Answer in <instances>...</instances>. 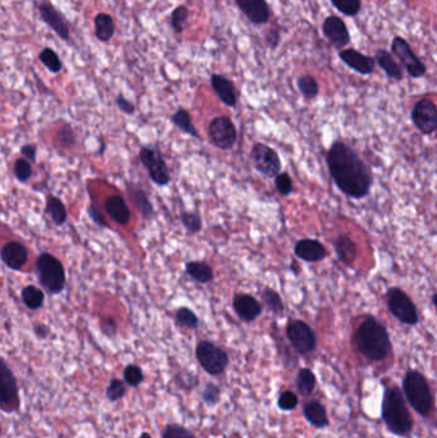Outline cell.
<instances>
[{
    "label": "cell",
    "instance_id": "6da1fadb",
    "mask_svg": "<svg viewBox=\"0 0 437 438\" xmlns=\"http://www.w3.org/2000/svg\"><path fill=\"white\" fill-rule=\"evenodd\" d=\"M327 167L337 189L347 197L363 199L370 194L373 177L370 167L353 147L335 141L327 153Z\"/></svg>",
    "mask_w": 437,
    "mask_h": 438
},
{
    "label": "cell",
    "instance_id": "7a4b0ae2",
    "mask_svg": "<svg viewBox=\"0 0 437 438\" xmlns=\"http://www.w3.org/2000/svg\"><path fill=\"white\" fill-rule=\"evenodd\" d=\"M353 345L364 358L381 361L389 357L391 341L384 324L372 315H365L353 333Z\"/></svg>",
    "mask_w": 437,
    "mask_h": 438
},
{
    "label": "cell",
    "instance_id": "3957f363",
    "mask_svg": "<svg viewBox=\"0 0 437 438\" xmlns=\"http://www.w3.org/2000/svg\"><path fill=\"white\" fill-rule=\"evenodd\" d=\"M381 416L386 428L395 436L407 437L413 430V419L405 405V399L401 388L396 386L386 388Z\"/></svg>",
    "mask_w": 437,
    "mask_h": 438
},
{
    "label": "cell",
    "instance_id": "277c9868",
    "mask_svg": "<svg viewBox=\"0 0 437 438\" xmlns=\"http://www.w3.org/2000/svg\"><path fill=\"white\" fill-rule=\"evenodd\" d=\"M403 391L410 406L419 414L427 416L433 410V394L429 380L418 371H408L403 378Z\"/></svg>",
    "mask_w": 437,
    "mask_h": 438
},
{
    "label": "cell",
    "instance_id": "5b68a950",
    "mask_svg": "<svg viewBox=\"0 0 437 438\" xmlns=\"http://www.w3.org/2000/svg\"><path fill=\"white\" fill-rule=\"evenodd\" d=\"M36 270L39 281L46 291L52 295L63 291L66 286V272L63 264L55 256L48 253L41 254L37 258Z\"/></svg>",
    "mask_w": 437,
    "mask_h": 438
},
{
    "label": "cell",
    "instance_id": "8992f818",
    "mask_svg": "<svg viewBox=\"0 0 437 438\" xmlns=\"http://www.w3.org/2000/svg\"><path fill=\"white\" fill-rule=\"evenodd\" d=\"M386 301L391 314L401 323L408 326H415L419 321L415 303L399 287L389 288L386 293Z\"/></svg>",
    "mask_w": 437,
    "mask_h": 438
},
{
    "label": "cell",
    "instance_id": "52a82bcc",
    "mask_svg": "<svg viewBox=\"0 0 437 438\" xmlns=\"http://www.w3.org/2000/svg\"><path fill=\"white\" fill-rule=\"evenodd\" d=\"M196 359L201 368L210 376H220L229 366L227 352L210 341H201L198 343Z\"/></svg>",
    "mask_w": 437,
    "mask_h": 438
},
{
    "label": "cell",
    "instance_id": "ba28073f",
    "mask_svg": "<svg viewBox=\"0 0 437 438\" xmlns=\"http://www.w3.org/2000/svg\"><path fill=\"white\" fill-rule=\"evenodd\" d=\"M0 368V406L4 413H15L20 409V396L15 374L1 359Z\"/></svg>",
    "mask_w": 437,
    "mask_h": 438
},
{
    "label": "cell",
    "instance_id": "9c48e42d",
    "mask_svg": "<svg viewBox=\"0 0 437 438\" xmlns=\"http://www.w3.org/2000/svg\"><path fill=\"white\" fill-rule=\"evenodd\" d=\"M286 335L293 347L299 354H311L317 347V337L308 323L300 319L289 321L286 327Z\"/></svg>",
    "mask_w": 437,
    "mask_h": 438
},
{
    "label": "cell",
    "instance_id": "30bf717a",
    "mask_svg": "<svg viewBox=\"0 0 437 438\" xmlns=\"http://www.w3.org/2000/svg\"><path fill=\"white\" fill-rule=\"evenodd\" d=\"M140 159L141 163L148 169L149 175L153 182L159 186H166L170 183V171L167 168V164L159 149L142 146L140 150Z\"/></svg>",
    "mask_w": 437,
    "mask_h": 438
},
{
    "label": "cell",
    "instance_id": "8fae6325",
    "mask_svg": "<svg viewBox=\"0 0 437 438\" xmlns=\"http://www.w3.org/2000/svg\"><path fill=\"white\" fill-rule=\"evenodd\" d=\"M391 51L394 55L401 60V65L405 67V71L409 73V76H412L413 79H421L426 74V65L415 55V51H412L405 39L401 36L394 37Z\"/></svg>",
    "mask_w": 437,
    "mask_h": 438
},
{
    "label": "cell",
    "instance_id": "7c38bea8",
    "mask_svg": "<svg viewBox=\"0 0 437 438\" xmlns=\"http://www.w3.org/2000/svg\"><path fill=\"white\" fill-rule=\"evenodd\" d=\"M208 133L210 141L222 150H230L236 142V127L230 118L226 116H220L212 119L208 128Z\"/></svg>",
    "mask_w": 437,
    "mask_h": 438
},
{
    "label": "cell",
    "instance_id": "4fadbf2b",
    "mask_svg": "<svg viewBox=\"0 0 437 438\" xmlns=\"http://www.w3.org/2000/svg\"><path fill=\"white\" fill-rule=\"evenodd\" d=\"M254 167L258 172L266 177H276L280 175L281 171V161L278 154L274 152L272 147L264 144H255L253 146L252 154Z\"/></svg>",
    "mask_w": 437,
    "mask_h": 438
},
{
    "label": "cell",
    "instance_id": "5bb4252c",
    "mask_svg": "<svg viewBox=\"0 0 437 438\" xmlns=\"http://www.w3.org/2000/svg\"><path fill=\"white\" fill-rule=\"evenodd\" d=\"M412 121L423 135L437 131V105L429 98L415 102L412 110Z\"/></svg>",
    "mask_w": 437,
    "mask_h": 438
},
{
    "label": "cell",
    "instance_id": "9a60e30c",
    "mask_svg": "<svg viewBox=\"0 0 437 438\" xmlns=\"http://www.w3.org/2000/svg\"><path fill=\"white\" fill-rule=\"evenodd\" d=\"M39 15L51 29L63 40L68 41L71 37V31L66 18L57 8L49 1H44L39 6Z\"/></svg>",
    "mask_w": 437,
    "mask_h": 438
},
{
    "label": "cell",
    "instance_id": "2e32d148",
    "mask_svg": "<svg viewBox=\"0 0 437 438\" xmlns=\"http://www.w3.org/2000/svg\"><path fill=\"white\" fill-rule=\"evenodd\" d=\"M322 29H323V34L327 37V40L334 45L335 48L341 49L350 43L348 27L339 17L336 15L327 17Z\"/></svg>",
    "mask_w": 437,
    "mask_h": 438
},
{
    "label": "cell",
    "instance_id": "e0dca14e",
    "mask_svg": "<svg viewBox=\"0 0 437 438\" xmlns=\"http://www.w3.org/2000/svg\"><path fill=\"white\" fill-rule=\"evenodd\" d=\"M235 3L254 25H264L271 18V9L266 0H235Z\"/></svg>",
    "mask_w": 437,
    "mask_h": 438
},
{
    "label": "cell",
    "instance_id": "ac0fdd59",
    "mask_svg": "<svg viewBox=\"0 0 437 438\" xmlns=\"http://www.w3.org/2000/svg\"><path fill=\"white\" fill-rule=\"evenodd\" d=\"M295 255L307 263H318L327 256L323 244L314 239H302L295 244Z\"/></svg>",
    "mask_w": 437,
    "mask_h": 438
},
{
    "label": "cell",
    "instance_id": "d6986e66",
    "mask_svg": "<svg viewBox=\"0 0 437 438\" xmlns=\"http://www.w3.org/2000/svg\"><path fill=\"white\" fill-rule=\"evenodd\" d=\"M1 260L3 263L7 265L8 268L13 270H20L22 268L25 263L27 262V248L23 246L20 242L11 241L7 242L3 248H1Z\"/></svg>",
    "mask_w": 437,
    "mask_h": 438
},
{
    "label": "cell",
    "instance_id": "ffe728a7",
    "mask_svg": "<svg viewBox=\"0 0 437 438\" xmlns=\"http://www.w3.org/2000/svg\"><path fill=\"white\" fill-rule=\"evenodd\" d=\"M339 57L347 66L361 74H370L375 71V59L364 55L356 49L341 51Z\"/></svg>",
    "mask_w": 437,
    "mask_h": 438
},
{
    "label": "cell",
    "instance_id": "44dd1931",
    "mask_svg": "<svg viewBox=\"0 0 437 438\" xmlns=\"http://www.w3.org/2000/svg\"><path fill=\"white\" fill-rule=\"evenodd\" d=\"M210 84H212V88L215 90V94L223 104H226L227 107L236 105V88H235V85L232 84V81L229 80L223 74L215 73L210 77Z\"/></svg>",
    "mask_w": 437,
    "mask_h": 438
},
{
    "label": "cell",
    "instance_id": "7402d4cb",
    "mask_svg": "<svg viewBox=\"0 0 437 438\" xmlns=\"http://www.w3.org/2000/svg\"><path fill=\"white\" fill-rule=\"evenodd\" d=\"M234 309L236 314L245 321H255L262 314L260 301L250 295H237L234 299Z\"/></svg>",
    "mask_w": 437,
    "mask_h": 438
},
{
    "label": "cell",
    "instance_id": "603a6c76",
    "mask_svg": "<svg viewBox=\"0 0 437 438\" xmlns=\"http://www.w3.org/2000/svg\"><path fill=\"white\" fill-rule=\"evenodd\" d=\"M335 253L341 263L351 267L358 258V246L348 234H340L334 241Z\"/></svg>",
    "mask_w": 437,
    "mask_h": 438
},
{
    "label": "cell",
    "instance_id": "cb8c5ba5",
    "mask_svg": "<svg viewBox=\"0 0 437 438\" xmlns=\"http://www.w3.org/2000/svg\"><path fill=\"white\" fill-rule=\"evenodd\" d=\"M303 414L304 418L308 420V423L311 424L313 427H316L318 430H323L330 424L326 406L317 400H311L308 404H305L303 408Z\"/></svg>",
    "mask_w": 437,
    "mask_h": 438
},
{
    "label": "cell",
    "instance_id": "d4e9b609",
    "mask_svg": "<svg viewBox=\"0 0 437 438\" xmlns=\"http://www.w3.org/2000/svg\"><path fill=\"white\" fill-rule=\"evenodd\" d=\"M105 211L112 219L119 225H127L131 218V212L127 206L125 199L119 195L109 197L105 200Z\"/></svg>",
    "mask_w": 437,
    "mask_h": 438
},
{
    "label": "cell",
    "instance_id": "484cf974",
    "mask_svg": "<svg viewBox=\"0 0 437 438\" xmlns=\"http://www.w3.org/2000/svg\"><path fill=\"white\" fill-rule=\"evenodd\" d=\"M94 27H95V36L102 43H109L114 36L116 23H114V18L108 13H99L95 15Z\"/></svg>",
    "mask_w": 437,
    "mask_h": 438
},
{
    "label": "cell",
    "instance_id": "4316f807",
    "mask_svg": "<svg viewBox=\"0 0 437 438\" xmlns=\"http://www.w3.org/2000/svg\"><path fill=\"white\" fill-rule=\"evenodd\" d=\"M376 60H377L378 66L382 68V71L393 80H401L404 72L399 66V63L395 60L393 54L389 53L384 49H379L376 53Z\"/></svg>",
    "mask_w": 437,
    "mask_h": 438
},
{
    "label": "cell",
    "instance_id": "83f0119b",
    "mask_svg": "<svg viewBox=\"0 0 437 438\" xmlns=\"http://www.w3.org/2000/svg\"><path fill=\"white\" fill-rule=\"evenodd\" d=\"M317 386L316 374L309 368L299 369L297 376V388L299 394L303 396H311Z\"/></svg>",
    "mask_w": 437,
    "mask_h": 438
},
{
    "label": "cell",
    "instance_id": "f1b7e54d",
    "mask_svg": "<svg viewBox=\"0 0 437 438\" xmlns=\"http://www.w3.org/2000/svg\"><path fill=\"white\" fill-rule=\"evenodd\" d=\"M186 273L201 284H208L213 278V270L204 262H191L186 264Z\"/></svg>",
    "mask_w": 437,
    "mask_h": 438
},
{
    "label": "cell",
    "instance_id": "f546056e",
    "mask_svg": "<svg viewBox=\"0 0 437 438\" xmlns=\"http://www.w3.org/2000/svg\"><path fill=\"white\" fill-rule=\"evenodd\" d=\"M46 213L52 217L53 222L58 226L63 225L67 219L66 206L58 197H54V195H49L46 199Z\"/></svg>",
    "mask_w": 437,
    "mask_h": 438
},
{
    "label": "cell",
    "instance_id": "4dcf8cb0",
    "mask_svg": "<svg viewBox=\"0 0 437 438\" xmlns=\"http://www.w3.org/2000/svg\"><path fill=\"white\" fill-rule=\"evenodd\" d=\"M172 122L176 124L181 131L185 132L187 135H190L193 138H201L199 133H198V131L195 130V127L193 126L191 117H190L187 110L180 108L177 112H175L173 116H172Z\"/></svg>",
    "mask_w": 437,
    "mask_h": 438
},
{
    "label": "cell",
    "instance_id": "1f68e13d",
    "mask_svg": "<svg viewBox=\"0 0 437 438\" xmlns=\"http://www.w3.org/2000/svg\"><path fill=\"white\" fill-rule=\"evenodd\" d=\"M22 300L29 309L37 310L44 304V292L35 286H27L22 290Z\"/></svg>",
    "mask_w": 437,
    "mask_h": 438
},
{
    "label": "cell",
    "instance_id": "d6a6232c",
    "mask_svg": "<svg viewBox=\"0 0 437 438\" xmlns=\"http://www.w3.org/2000/svg\"><path fill=\"white\" fill-rule=\"evenodd\" d=\"M39 59L52 73H60L63 68V63L60 55L52 48H44L39 53Z\"/></svg>",
    "mask_w": 437,
    "mask_h": 438
},
{
    "label": "cell",
    "instance_id": "836d02e7",
    "mask_svg": "<svg viewBox=\"0 0 437 438\" xmlns=\"http://www.w3.org/2000/svg\"><path fill=\"white\" fill-rule=\"evenodd\" d=\"M189 8L186 6H178L177 8H175V11L172 12L170 15V26L172 29L175 31V34H182L185 31L186 25L189 21Z\"/></svg>",
    "mask_w": 437,
    "mask_h": 438
},
{
    "label": "cell",
    "instance_id": "e575fe53",
    "mask_svg": "<svg viewBox=\"0 0 437 438\" xmlns=\"http://www.w3.org/2000/svg\"><path fill=\"white\" fill-rule=\"evenodd\" d=\"M262 299L266 303L268 309H269L274 314H283L285 307H283L281 296H280L277 292L274 291V290L269 288V287H266V288L262 291Z\"/></svg>",
    "mask_w": 437,
    "mask_h": 438
},
{
    "label": "cell",
    "instance_id": "d590c367",
    "mask_svg": "<svg viewBox=\"0 0 437 438\" xmlns=\"http://www.w3.org/2000/svg\"><path fill=\"white\" fill-rule=\"evenodd\" d=\"M297 88L305 99H314L316 96L318 95V82L311 74H305V76L299 77Z\"/></svg>",
    "mask_w": 437,
    "mask_h": 438
},
{
    "label": "cell",
    "instance_id": "8d00e7d4",
    "mask_svg": "<svg viewBox=\"0 0 437 438\" xmlns=\"http://www.w3.org/2000/svg\"><path fill=\"white\" fill-rule=\"evenodd\" d=\"M175 318H176V321H177L178 324L185 327V328L195 329L199 324L198 317L189 307H180L177 312H176Z\"/></svg>",
    "mask_w": 437,
    "mask_h": 438
},
{
    "label": "cell",
    "instance_id": "74e56055",
    "mask_svg": "<svg viewBox=\"0 0 437 438\" xmlns=\"http://www.w3.org/2000/svg\"><path fill=\"white\" fill-rule=\"evenodd\" d=\"M133 200L135 201V204L137 206V209L140 211L141 214L145 217V218H152L153 214H154V209H153V205L149 201L148 197L145 195V192H142L141 190H135L133 192Z\"/></svg>",
    "mask_w": 437,
    "mask_h": 438
},
{
    "label": "cell",
    "instance_id": "f35d334b",
    "mask_svg": "<svg viewBox=\"0 0 437 438\" xmlns=\"http://www.w3.org/2000/svg\"><path fill=\"white\" fill-rule=\"evenodd\" d=\"M331 1L339 12L349 17L358 15L362 6L361 0H331Z\"/></svg>",
    "mask_w": 437,
    "mask_h": 438
},
{
    "label": "cell",
    "instance_id": "ab89813d",
    "mask_svg": "<svg viewBox=\"0 0 437 438\" xmlns=\"http://www.w3.org/2000/svg\"><path fill=\"white\" fill-rule=\"evenodd\" d=\"M123 378L126 380L127 385L131 387H137L140 386L144 380V373L141 371L140 366L137 365H127L123 371Z\"/></svg>",
    "mask_w": 437,
    "mask_h": 438
},
{
    "label": "cell",
    "instance_id": "60d3db41",
    "mask_svg": "<svg viewBox=\"0 0 437 438\" xmlns=\"http://www.w3.org/2000/svg\"><path fill=\"white\" fill-rule=\"evenodd\" d=\"M162 438H196L191 432L180 424H168L164 428Z\"/></svg>",
    "mask_w": 437,
    "mask_h": 438
},
{
    "label": "cell",
    "instance_id": "b9f144b4",
    "mask_svg": "<svg viewBox=\"0 0 437 438\" xmlns=\"http://www.w3.org/2000/svg\"><path fill=\"white\" fill-rule=\"evenodd\" d=\"M126 394V388L123 382L117 378H113L109 383V386L107 388V397L109 401H119V399H122Z\"/></svg>",
    "mask_w": 437,
    "mask_h": 438
},
{
    "label": "cell",
    "instance_id": "7bdbcfd3",
    "mask_svg": "<svg viewBox=\"0 0 437 438\" xmlns=\"http://www.w3.org/2000/svg\"><path fill=\"white\" fill-rule=\"evenodd\" d=\"M201 399L208 406H215L221 399V390L215 383H208L201 392Z\"/></svg>",
    "mask_w": 437,
    "mask_h": 438
},
{
    "label": "cell",
    "instance_id": "ee69618b",
    "mask_svg": "<svg viewBox=\"0 0 437 438\" xmlns=\"http://www.w3.org/2000/svg\"><path fill=\"white\" fill-rule=\"evenodd\" d=\"M274 186L282 197L290 195L293 192V180H291L289 173L282 172L280 175H276L274 177Z\"/></svg>",
    "mask_w": 437,
    "mask_h": 438
},
{
    "label": "cell",
    "instance_id": "f6af8a7d",
    "mask_svg": "<svg viewBox=\"0 0 437 438\" xmlns=\"http://www.w3.org/2000/svg\"><path fill=\"white\" fill-rule=\"evenodd\" d=\"M297 396L294 394L293 391H285L278 396V400H277V405L280 409L283 411H291V410L295 409L297 406Z\"/></svg>",
    "mask_w": 437,
    "mask_h": 438
},
{
    "label": "cell",
    "instance_id": "bcb514c9",
    "mask_svg": "<svg viewBox=\"0 0 437 438\" xmlns=\"http://www.w3.org/2000/svg\"><path fill=\"white\" fill-rule=\"evenodd\" d=\"M181 222H182V225H184L191 234H195V232H199V231H201V217H199L198 214H195V213H181Z\"/></svg>",
    "mask_w": 437,
    "mask_h": 438
},
{
    "label": "cell",
    "instance_id": "7dc6e473",
    "mask_svg": "<svg viewBox=\"0 0 437 438\" xmlns=\"http://www.w3.org/2000/svg\"><path fill=\"white\" fill-rule=\"evenodd\" d=\"M15 175L17 177V180L21 181V182L29 181V178H31V175H32V168H31L30 163L26 161V159H23V158H20L18 161H15Z\"/></svg>",
    "mask_w": 437,
    "mask_h": 438
},
{
    "label": "cell",
    "instance_id": "c3c4849f",
    "mask_svg": "<svg viewBox=\"0 0 437 438\" xmlns=\"http://www.w3.org/2000/svg\"><path fill=\"white\" fill-rule=\"evenodd\" d=\"M117 105H119V109L122 110L123 113H126V114H134L135 113L134 104L130 102V100H127L126 98L122 95V94H119L117 96Z\"/></svg>",
    "mask_w": 437,
    "mask_h": 438
},
{
    "label": "cell",
    "instance_id": "681fc988",
    "mask_svg": "<svg viewBox=\"0 0 437 438\" xmlns=\"http://www.w3.org/2000/svg\"><path fill=\"white\" fill-rule=\"evenodd\" d=\"M58 141H60V144L63 146L74 145V133H72L71 130H68V128H63V130H60V133H58Z\"/></svg>",
    "mask_w": 437,
    "mask_h": 438
},
{
    "label": "cell",
    "instance_id": "f907efd6",
    "mask_svg": "<svg viewBox=\"0 0 437 438\" xmlns=\"http://www.w3.org/2000/svg\"><path fill=\"white\" fill-rule=\"evenodd\" d=\"M266 43L271 49H276L280 44V32L277 29H269L266 35Z\"/></svg>",
    "mask_w": 437,
    "mask_h": 438
},
{
    "label": "cell",
    "instance_id": "816d5d0a",
    "mask_svg": "<svg viewBox=\"0 0 437 438\" xmlns=\"http://www.w3.org/2000/svg\"><path fill=\"white\" fill-rule=\"evenodd\" d=\"M21 153H22L23 157H25L26 159L32 161H36V147H35V146L25 145L22 149H21Z\"/></svg>",
    "mask_w": 437,
    "mask_h": 438
},
{
    "label": "cell",
    "instance_id": "f5cc1de1",
    "mask_svg": "<svg viewBox=\"0 0 437 438\" xmlns=\"http://www.w3.org/2000/svg\"><path fill=\"white\" fill-rule=\"evenodd\" d=\"M89 214L91 219H93L95 223H98L99 226H107V223L104 222L103 217L99 214V212H98L95 208H90Z\"/></svg>",
    "mask_w": 437,
    "mask_h": 438
},
{
    "label": "cell",
    "instance_id": "db71d44e",
    "mask_svg": "<svg viewBox=\"0 0 437 438\" xmlns=\"http://www.w3.org/2000/svg\"><path fill=\"white\" fill-rule=\"evenodd\" d=\"M35 332H36V335L39 337H41V338H45V337L48 336V328L45 327V326H36L35 327Z\"/></svg>",
    "mask_w": 437,
    "mask_h": 438
},
{
    "label": "cell",
    "instance_id": "11a10c76",
    "mask_svg": "<svg viewBox=\"0 0 437 438\" xmlns=\"http://www.w3.org/2000/svg\"><path fill=\"white\" fill-rule=\"evenodd\" d=\"M139 438H152V436H150L149 433H147V432H144V433H141L140 437Z\"/></svg>",
    "mask_w": 437,
    "mask_h": 438
},
{
    "label": "cell",
    "instance_id": "9f6ffc18",
    "mask_svg": "<svg viewBox=\"0 0 437 438\" xmlns=\"http://www.w3.org/2000/svg\"><path fill=\"white\" fill-rule=\"evenodd\" d=\"M432 300H433V304H435V307H436L437 312V292L436 293H433V296H432Z\"/></svg>",
    "mask_w": 437,
    "mask_h": 438
}]
</instances>
